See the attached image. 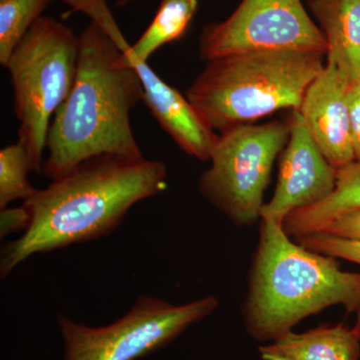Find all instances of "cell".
Listing matches in <instances>:
<instances>
[{
  "label": "cell",
  "mask_w": 360,
  "mask_h": 360,
  "mask_svg": "<svg viewBox=\"0 0 360 360\" xmlns=\"http://www.w3.org/2000/svg\"><path fill=\"white\" fill-rule=\"evenodd\" d=\"M167 186V168L161 161L116 155L82 161L23 202L30 224L2 250L1 277L34 253L108 236L135 203Z\"/></svg>",
  "instance_id": "1"
},
{
  "label": "cell",
  "mask_w": 360,
  "mask_h": 360,
  "mask_svg": "<svg viewBox=\"0 0 360 360\" xmlns=\"http://www.w3.org/2000/svg\"><path fill=\"white\" fill-rule=\"evenodd\" d=\"M77 77L52 118L42 174L54 179L101 155L141 158L130 111L142 101L141 80L117 44L90 22L78 35Z\"/></svg>",
  "instance_id": "2"
},
{
  "label": "cell",
  "mask_w": 360,
  "mask_h": 360,
  "mask_svg": "<svg viewBox=\"0 0 360 360\" xmlns=\"http://www.w3.org/2000/svg\"><path fill=\"white\" fill-rule=\"evenodd\" d=\"M257 250L241 314L248 335L274 341L310 315L335 305L360 310V274L345 271L336 258L305 248L283 224L260 219Z\"/></svg>",
  "instance_id": "3"
},
{
  "label": "cell",
  "mask_w": 360,
  "mask_h": 360,
  "mask_svg": "<svg viewBox=\"0 0 360 360\" xmlns=\"http://www.w3.org/2000/svg\"><path fill=\"white\" fill-rule=\"evenodd\" d=\"M324 58L319 52L276 51L212 59L186 96L214 131L224 132L276 111L300 110Z\"/></svg>",
  "instance_id": "4"
},
{
  "label": "cell",
  "mask_w": 360,
  "mask_h": 360,
  "mask_svg": "<svg viewBox=\"0 0 360 360\" xmlns=\"http://www.w3.org/2000/svg\"><path fill=\"white\" fill-rule=\"evenodd\" d=\"M78 51L79 39L70 27L41 16L16 45L6 66L20 122L18 142L37 174H42L52 118L75 84Z\"/></svg>",
  "instance_id": "5"
},
{
  "label": "cell",
  "mask_w": 360,
  "mask_h": 360,
  "mask_svg": "<svg viewBox=\"0 0 360 360\" xmlns=\"http://www.w3.org/2000/svg\"><path fill=\"white\" fill-rule=\"evenodd\" d=\"M290 137L288 120L238 125L221 132L210 156L212 165L198 182L201 195L236 226L260 221L274 161Z\"/></svg>",
  "instance_id": "6"
},
{
  "label": "cell",
  "mask_w": 360,
  "mask_h": 360,
  "mask_svg": "<svg viewBox=\"0 0 360 360\" xmlns=\"http://www.w3.org/2000/svg\"><path fill=\"white\" fill-rule=\"evenodd\" d=\"M219 307L214 295L179 305L141 296L124 316L103 328H89L59 315L65 360L139 359L167 347Z\"/></svg>",
  "instance_id": "7"
},
{
  "label": "cell",
  "mask_w": 360,
  "mask_h": 360,
  "mask_svg": "<svg viewBox=\"0 0 360 360\" xmlns=\"http://www.w3.org/2000/svg\"><path fill=\"white\" fill-rule=\"evenodd\" d=\"M198 47L205 61L248 52L328 51L302 0H241L226 20L203 27Z\"/></svg>",
  "instance_id": "8"
},
{
  "label": "cell",
  "mask_w": 360,
  "mask_h": 360,
  "mask_svg": "<svg viewBox=\"0 0 360 360\" xmlns=\"http://www.w3.org/2000/svg\"><path fill=\"white\" fill-rule=\"evenodd\" d=\"M288 122L290 137L281 155L276 191L260 219L278 224L291 212L326 200L338 180V169L317 148L300 111L292 110Z\"/></svg>",
  "instance_id": "9"
},
{
  "label": "cell",
  "mask_w": 360,
  "mask_h": 360,
  "mask_svg": "<svg viewBox=\"0 0 360 360\" xmlns=\"http://www.w3.org/2000/svg\"><path fill=\"white\" fill-rule=\"evenodd\" d=\"M110 37L134 66L143 87L142 101L161 129L187 155L201 161L210 160L219 135L205 122L186 96L161 79L148 63L135 58L130 51L131 45L122 32H115Z\"/></svg>",
  "instance_id": "10"
},
{
  "label": "cell",
  "mask_w": 360,
  "mask_h": 360,
  "mask_svg": "<svg viewBox=\"0 0 360 360\" xmlns=\"http://www.w3.org/2000/svg\"><path fill=\"white\" fill-rule=\"evenodd\" d=\"M348 85L335 65L326 61L305 92L298 110L317 148L338 170L355 161Z\"/></svg>",
  "instance_id": "11"
},
{
  "label": "cell",
  "mask_w": 360,
  "mask_h": 360,
  "mask_svg": "<svg viewBox=\"0 0 360 360\" xmlns=\"http://www.w3.org/2000/svg\"><path fill=\"white\" fill-rule=\"evenodd\" d=\"M333 63L348 84L360 82V0H307Z\"/></svg>",
  "instance_id": "12"
},
{
  "label": "cell",
  "mask_w": 360,
  "mask_h": 360,
  "mask_svg": "<svg viewBox=\"0 0 360 360\" xmlns=\"http://www.w3.org/2000/svg\"><path fill=\"white\" fill-rule=\"evenodd\" d=\"M262 360H359L360 336L356 326H317L302 333L292 331L258 348Z\"/></svg>",
  "instance_id": "13"
},
{
  "label": "cell",
  "mask_w": 360,
  "mask_h": 360,
  "mask_svg": "<svg viewBox=\"0 0 360 360\" xmlns=\"http://www.w3.org/2000/svg\"><path fill=\"white\" fill-rule=\"evenodd\" d=\"M360 210V161L338 170L333 193L310 207L291 212L283 220V231L292 238L321 231L331 221L350 212Z\"/></svg>",
  "instance_id": "14"
},
{
  "label": "cell",
  "mask_w": 360,
  "mask_h": 360,
  "mask_svg": "<svg viewBox=\"0 0 360 360\" xmlns=\"http://www.w3.org/2000/svg\"><path fill=\"white\" fill-rule=\"evenodd\" d=\"M198 9V0H161L155 18L130 49L132 54L148 63L161 46L184 37Z\"/></svg>",
  "instance_id": "15"
},
{
  "label": "cell",
  "mask_w": 360,
  "mask_h": 360,
  "mask_svg": "<svg viewBox=\"0 0 360 360\" xmlns=\"http://www.w3.org/2000/svg\"><path fill=\"white\" fill-rule=\"evenodd\" d=\"M51 0H0V65L6 68L16 45Z\"/></svg>",
  "instance_id": "16"
},
{
  "label": "cell",
  "mask_w": 360,
  "mask_h": 360,
  "mask_svg": "<svg viewBox=\"0 0 360 360\" xmlns=\"http://www.w3.org/2000/svg\"><path fill=\"white\" fill-rule=\"evenodd\" d=\"M32 172L30 158L20 142L9 144L0 150V208L4 210L16 200L32 198L37 189L28 180Z\"/></svg>",
  "instance_id": "17"
},
{
  "label": "cell",
  "mask_w": 360,
  "mask_h": 360,
  "mask_svg": "<svg viewBox=\"0 0 360 360\" xmlns=\"http://www.w3.org/2000/svg\"><path fill=\"white\" fill-rule=\"evenodd\" d=\"M293 239L314 252L360 265V240L356 239L338 238L323 231Z\"/></svg>",
  "instance_id": "18"
},
{
  "label": "cell",
  "mask_w": 360,
  "mask_h": 360,
  "mask_svg": "<svg viewBox=\"0 0 360 360\" xmlns=\"http://www.w3.org/2000/svg\"><path fill=\"white\" fill-rule=\"evenodd\" d=\"M347 101L355 160L360 161V82L348 85Z\"/></svg>",
  "instance_id": "19"
},
{
  "label": "cell",
  "mask_w": 360,
  "mask_h": 360,
  "mask_svg": "<svg viewBox=\"0 0 360 360\" xmlns=\"http://www.w3.org/2000/svg\"><path fill=\"white\" fill-rule=\"evenodd\" d=\"M321 231L338 238L360 240V210H354L341 215L331 221Z\"/></svg>",
  "instance_id": "20"
},
{
  "label": "cell",
  "mask_w": 360,
  "mask_h": 360,
  "mask_svg": "<svg viewBox=\"0 0 360 360\" xmlns=\"http://www.w3.org/2000/svg\"><path fill=\"white\" fill-rule=\"evenodd\" d=\"M30 224V213L25 205L16 208H4L0 213V233L1 238L27 229Z\"/></svg>",
  "instance_id": "21"
},
{
  "label": "cell",
  "mask_w": 360,
  "mask_h": 360,
  "mask_svg": "<svg viewBox=\"0 0 360 360\" xmlns=\"http://www.w3.org/2000/svg\"><path fill=\"white\" fill-rule=\"evenodd\" d=\"M357 321L356 324H355V326H356V328L359 329V336H360V310L359 312H357Z\"/></svg>",
  "instance_id": "22"
},
{
  "label": "cell",
  "mask_w": 360,
  "mask_h": 360,
  "mask_svg": "<svg viewBox=\"0 0 360 360\" xmlns=\"http://www.w3.org/2000/svg\"><path fill=\"white\" fill-rule=\"evenodd\" d=\"M132 0H120V6H125V4H129V2H131Z\"/></svg>",
  "instance_id": "23"
}]
</instances>
